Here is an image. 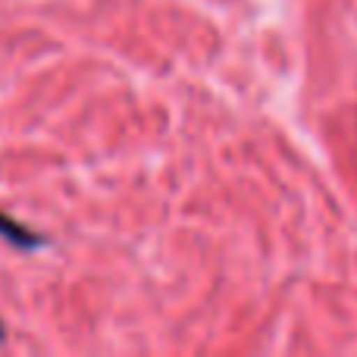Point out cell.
<instances>
[{
	"label": "cell",
	"mask_w": 357,
	"mask_h": 357,
	"mask_svg": "<svg viewBox=\"0 0 357 357\" xmlns=\"http://www.w3.org/2000/svg\"><path fill=\"white\" fill-rule=\"evenodd\" d=\"M0 238H6L10 245H16V248H38V245H41V238H38V235H31L25 226L13 222L10 216H3V213H0Z\"/></svg>",
	"instance_id": "1"
}]
</instances>
